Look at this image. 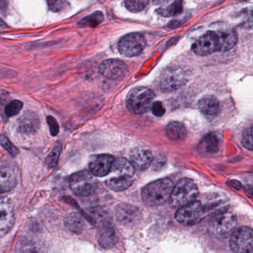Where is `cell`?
Returning a JSON list of instances; mask_svg holds the SVG:
<instances>
[{"mask_svg": "<svg viewBox=\"0 0 253 253\" xmlns=\"http://www.w3.org/2000/svg\"><path fill=\"white\" fill-rule=\"evenodd\" d=\"M238 42V35L233 29L212 32L210 31L201 37L192 45V49L200 56L216 52H225L232 49Z\"/></svg>", "mask_w": 253, "mask_h": 253, "instance_id": "cell-1", "label": "cell"}, {"mask_svg": "<svg viewBox=\"0 0 253 253\" xmlns=\"http://www.w3.org/2000/svg\"><path fill=\"white\" fill-rule=\"evenodd\" d=\"M134 169L131 161L125 158L115 160L108 174L109 177L106 180V186L115 192L126 190L134 182Z\"/></svg>", "mask_w": 253, "mask_h": 253, "instance_id": "cell-2", "label": "cell"}, {"mask_svg": "<svg viewBox=\"0 0 253 253\" xmlns=\"http://www.w3.org/2000/svg\"><path fill=\"white\" fill-rule=\"evenodd\" d=\"M173 188L172 181L169 178L155 180L143 188L142 199L149 207H159L170 199Z\"/></svg>", "mask_w": 253, "mask_h": 253, "instance_id": "cell-3", "label": "cell"}, {"mask_svg": "<svg viewBox=\"0 0 253 253\" xmlns=\"http://www.w3.org/2000/svg\"><path fill=\"white\" fill-rule=\"evenodd\" d=\"M155 95L153 91L146 87L138 86L132 88L126 97V106L134 115H142L152 109Z\"/></svg>", "mask_w": 253, "mask_h": 253, "instance_id": "cell-4", "label": "cell"}, {"mask_svg": "<svg viewBox=\"0 0 253 253\" xmlns=\"http://www.w3.org/2000/svg\"><path fill=\"white\" fill-rule=\"evenodd\" d=\"M198 195L199 191L195 182L191 179L183 178L173 188L170 204L174 208H180L195 201Z\"/></svg>", "mask_w": 253, "mask_h": 253, "instance_id": "cell-5", "label": "cell"}, {"mask_svg": "<svg viewBox=\"0 0 253 253\" xmlns=\"http://www.w3.org/2000/svg\"><path fill=\"white\" fill-rule=\"evenodd\" d=\"M186 81V75L183 69L178 67H168L160 74L156 84L161 91L171 92L183 87Z\"/></svg>", "mask_w": 253, "mask_h": 253, "instance_id": "cell-6", "label": "cell"}, {"mask_svg": "<svg viewBox=\"0 0 253 253\" xmlns=\"http://www.w3.org/2000/svg\"><path fill=\"white\" fill-rule=\"evenodd\" d=\"M69 186L75 195L81 197H88L95 193L97 181L91 171H81L70 176Z\"/></svg>", "mask_w": 253, "mask_h": 253, "instance_id": "cell-7", "label": "cell"}, {"mask_svg": "<svg viewBox=\"0 0 253 253\" xmlns=\"http://www.w3.org/2000/svg\"><path fill=\"white\" fill-rule=\"evenodd\" d=\"M207 216L208 214L204 202L198 200L180 207L175 213L176 220L186 226L196 224Z\"/></svg>", "mask_w": 253, "mask_h": 253, "instance_id": "cell-8", "label": "cell"}, {"mask_svg": "<svg viewBox=\"0 0 253 253\" xmlns=\"http://www.w3.org/2000/svg\"><path fill=\"white\" fill-rule=\"evenodd\" d=\"M146 45V41L142 34L131 33L120 40L118 49L124 57H133L140 55Z\"/></svg>", "mask_w": 253, "mask_h": 253, "instance_id": "cell-9", "label": "cell"}, {"mask_svg": "<svg viewBox=\"0 0 253 253\" xmlns=\"http://www.w3.org/2000/svg\"><path fill=\"white\" fill-rule=\"evenodd\" d=\"M230 247L235 253H253V229L247 226L235 229L230 235Z\"/></svg>", "mask_w": 253, "mask_h": 253, "instance_id": "cell-10", "label": "cell"}, {"mask_svg": "<svg viewBox=\"0 0 253 253\" xmlns=\"http://www.w3.org/2000/svg\"><path fill=\"white\" fill-rule=\"evenodd\" d=\"M236 217L232 213L225 212L212 217L210 229L211 233L218 238L230 236L236 226Z\"/></svg>", "mask_w": 253, "mask_h": 253, "instance_id": "cell-11", "label": "cell"}, {"mask_svg": "<svg viewBox=\"0 0 253 253\" xmlns=\"http://www.w3.org/2000/svg\"><path fill=\"white\" fill-rule=\"evenodd\" d=\"M18 181V169L14 163L3 160L0 167V189L1 192L12 190Z\"/></svg>", "mask_w": 253, "mask_h": 253, "instance_id": "cell-12", "label": "cell"}, {"mask_svg": "<svg viewBox=\"0 0 253 253\" xmlns=\"http://www.w3.org/2000/svg\"><path fill=\"white\" fill-rule=\"evenodd\" d=\"M117 220L121 224L126 226H133L140 222L141 214L135 206L127 203L119 204L116 208Z\"/></svg>", "mask_w": 253, "mask_h": 253, "instance_id": "cell-13", "label": "cell"}, {"mask_svg": "<svg viewBox=\"0 0 253 253\" xmlns=\"http://www.w3.org/2000/svg\"><path fill=\"white\" fill-rule=\"evenodd\" d=\"M0 211H1V220H0V235L3 237L8 234L12 229L15 221L14 207L11 200L7 197L2 196L0 201Z\"/></svg>", "mask_w": 253, "mask_h": 253, "instance_id": "cell-14", "label": "cell"}, {"mask_svg": "<svg viewBox=\"0 0 253 253\" xmlns=\"http://www.w3.org/2000/svg\"><path fill=\"white\" fill-rule=\"evenodd\" d=\"M115 161V158L108 154L93 155L90 158V171L94 176L105 177L110 172Z\"/></svg>", "mask_w": 253, "mask_h": 253, "instance_id": "cell-15", "label": "cell"}, {"mask_svg": "<svg viewBox=\"0 0 253 253\" xmlns=\"http://www.w3.org/2000/svg\"><path fill=\"white\" fill-rule=\"evenodd\" d=\"M100 72L103 77L109 80H119L125 76L127 66L124 62L118 59H109L102 62Z\"/></svg>", "mask_w": 253, "mask_h": 253, "instance_id": "cell-16", "label": "cell"}, {"mask_svg": "<svg viewBox=\"0 0 253 253\" xmlns=\"http://www.w3.org/2000/svg\"><path fill=\"white\" fill-rule=\"evenodd\" d=\"M130 161L135 169L145 171L147 169L153 161L152 152L147 148L137 147L130 154Z\"/></svg>", "mask_w": 253, "mask_h": 253, "instance_id": "cell-17", "label": "cell"}, {"mask_svg": "<svg viewBox=\"0 0 253 253\" xmlns=\"http://www.w3.org/2000/svg\"><path fill=\"white\" fill-rule=\"evenodd\" d=\"M208 216L211 217L225 212L227 210L228 201L226 197L220 195H211L204 202Z\"/></svg>", "mask_w": 253, "mask_h": 253, "instance_id": "cell-18", "label": "cell"}, {"mask_svg": "<svg viewBox=\"0 0 253 253\" xmlns=\"http://www.w3.org/2000/svg\"><path fill=\"white\" fill-rule=\"evenodd\" d=\"M40 127L39 117L33 112H27L23 114L17 121V128L24 134H34Z\"/></svg>", "mask_w": 253, "mask_h": 253, "instance_id": "cell-19", "label": "cell"}, {"mask_svg": "<svg viewBox=\"0 0 253 253\" xmlns=\"http://www.w3.org/2000/svg\"><path fill=\"white\" fill-rule=\"evenodd\" d=\"M118 235L116 229L110 223H104L98 234L99 244L104 249H110L117 244Z\"/></svg>", "mask_w": 253, "mask_h": 253, "instance_id": "cell-20", "label": "cell"}, {"mask_svg": "<svg viewBox=\"0 0 253 253\" xmlns=\"http://www.w3.org/2000/svg\"><path fill=\"white\" fill-rule=\"evenodd\" d=\"M198 108L201 113L204 115L214 117L218 115L220 112V103L214 96H204L198 102Z\"/></svg>", "mask_w": 253, "mask_h": 253, "instance_id": "cell-21", "label": "cell"}, {"mask_svg": "<svg viewBox=\"0 0 253 253\" xmlns=\"http://www.w3.org/2000/svg\"><path fill=\"white\" fill-rule=\"evenodd\" d=\"M220 147V140L214 133H209L198 143V150L200 153L211 155L217 152Z\"/></svg>", "mask_w": 253, "mask_h": 253, "instance_id": "cell-22", "label": "cell"}, {"mask_svg": "<svg viewBox=\"0 0 253 253\" xmlns=\"http://www.w3.org/2000/svg\"><path fill=\"white\" fill-rule=\"evenodd\" d=\"M65 226L70 232L75 234L82 233L85 228V222L78 213L68 214L64 218Z\"/></svg>", "mask_w": 253, "mask_h": 253, "instance_id": "cell-23", "label": "cell"}, {"mask_svg": "<svg viewBox=\"0 0 253 253\" xmlns=\"http://www.w3.org/2000/svg\"><path fill=\"white\" fill-rule=\"evenodd\" d=\"M167 136L170 140L173 141H180L186 138L187 131L186 127L182 123L173 121L167 125Z\"/></svg>", "mask_w": 253, "mask_h": 253, "instance_id": "cell-24", "label": "cell"}, {"mask_svg": "<svg viewBox=\"0 0 253 253\" xmlns=\"http://www.w3.org/2000/svg\"><path fill=\"white\" fill-rule=\"evenodd\" d=\"M183 8V0H176L167 8H161L157 10V12L162 17H174L181 14Z\"/></svg>", "mask_w": 253, "mask_h": 253, "instance_id": "cell-25", "label": "cell"}, {"mask_svg": "<svg viewBox=\"0 0 253 253\" xmlns=\"http://www.w3.org/2000/svg\"><path fill=\"white\" fill-rule=\"evenodd\" d=\"M237 18L239 20V26L244 29H253V7L244 8L238 12Z\"/></svg>", "mask_w": 253, "mask_h": 253, "instance_id": "cell-26", "label": "cell"}, {"mask_svg": "<svg viewBox=\"0 0 253 253\" xmlns=\"http://www.w3.org/2000/svg\"><path fill=\"white\" fill-rule=\"evenodd\" d=\"M104 16L100 11H96L90 15L87 16L79 22L80 26H87V27H96L103 21Z\"/></svg>", "mask_w": 253, "mask_h": 253, "instance_id": "cell-27", "label": "cell"}, {"mask_svg": "<svg viewBox=\"0 0 253 253\" xmlns=\"http://www.w3.org/2000/svg\"><path fill=\"white\" fill-rule=\"evenodd\" d=\"M150 0H124L126 7L128 11L133 13L143 11L148 5Z\"/></svg>", "mask_w": 253, "mask_h": 253, "instance_id": "cell-28", "label": "cell"}, {"mask_svg": "<svg viewBox=\"0 0 253 253\" xmlns=\"http://www.w3.org/2000/svg\"><path fill=\"white\" fill-rule=\"evenodd\" d=\"M61 145L56 144V146L53 148L52 151L49 154L46 158V164L50 169L54 168L58 163L59 157H60V152H61Z\"/></svg>", "mask_w": 253, "mask_h": 253, "instance_id": "cell-29", "label": "cell"}, {"mask_svg": "<svg viewBox=\"0 0 253 253\" xmlns=\"http://www.w3.org/2000/svg\"><path fill=\"white\" fill-rule=\"evenodd\" d=\"M241 143L246 149L253 151V124L243 133Z\"/></svg>", "mask_w": 253, "mask_h": 253, "instance_id": "cell-30", "label": "cell"}, {"mask_svg": "<svg viewBox=\"0 0 253 253\" xmlns=\"http://www.w3.org/2000/svg\"><path fill=\"white\" fill-rule=\"evenodd\" d=\"M23 103L20 100H13L5 106V115L8 117L15 116L23 109Z\"/></svg>", "mask_w": 253, "mask_h": 253, "instance_id": "cell-31", "label": "cell"}, {"mask_svg": "<svg viewBox=\"0 0 253 253\" xmlns=\"http://www.w3.org/2000/svg\"><path fill=\"white\" fill-rule=\"evenodd\" d=\"M1 144H2V147H3L11 156H17L19 152L18 149H17L3 134L1 136Z\"/></svg>", "mask_w": 253, "mask_h": 253, "instance_id": "cell-32", "label": "cell"}, {"mask_svg": "<svg viewBox=\"0 0 253 253\" xmlns=\"http://www.w3.org/2000/svg\"><path fill=\"white\" fill-rule=\"evenodd\" d=\"M46 121L47 123H48L51 135L56 136L57 134H58L59 131H60V126H59L57 120L53 118L52 116H48L47 117Z\"/></svg>", "mask_w": 253, "mask_h": 253, "instance_id": "cell-33", "label": "cell"}, {"mask_svg": "<svg viewBox=\"0 0 253 253\" xmlns=\"http://www.w3.org/2000/svg\"><path fill=\"white\" fill-rule=\"evenodd\" d=\"M152 112L155 116L158 117V118H161L163 115L165 114V109H164V106H163L162 103L160 101L154 102L152 106Z\"/></svg>", "mask_w": 253, "mask_h": 253, "instance_id": "cell-34", "label": "cell"}, {"mask_svg": "<svg viewBox=\"0 0 253 253\" xmlns=\"http://www.w3.org/2000/svg\"><path fill=\"white\" fill-rule=\"evenodd\" d=\"M49 9L54 12H58L61 11L63 7L62 0H46Z\"/></svg>", "mask_w": 253, "mask_h": 253, "instance_id": "cell-35", "label": "cell"}, {"mask_svg": "<svg viewBox=\"0 0 253 253\" xmlns=\"http://www.w3.org/2000/svg\"><path fill=\"white\" fill-rule=\"evenodd\" d=\"M153 1L154 5H164L169 2H171L173 0H152Z\"/></svg>", "mask_w": 253, "mask_h": 253, "instance_id": "cell-36", "label": "cell"}, {"mask_svg": "<svg viewBox=\"0 0 253 253\" xmlns=\"http://www.w3.org/2000/svg\"><path fill=\"white\" fill-rule=\"evenodd\" d=\"M240 1H245V0H240Z\"/></svg>", "mask_w": 253, "mask_h": 253, "instance_id": "cell-37", "label": "cell"}]
</instances>
